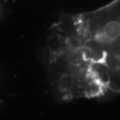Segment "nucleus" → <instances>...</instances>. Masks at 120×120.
<instances>
[]
</instances>
